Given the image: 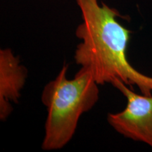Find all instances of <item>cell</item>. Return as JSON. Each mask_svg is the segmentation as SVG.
Listing matches in <instances>:
<instances>
[{"label":"cell","instance_id":"277c9868","mask_svg":"<svg viewBox=\"0 0 152 152\" xmlns=\"http://www.w3.org/2000/svg\"><path fill=\"white\" fill-rule=\"evenodd\" d=\"M28 71L11 49L0 50V120L5 121L11 112V103H18L26 84Z\"/></svg>","mask_w":152,"mask_h":152},{"label":"cell","instance_id":"6da1fadb","mask_svg":"<svg viewBox=\"0 0 152 152\" xmlns=\"http://www.w3.org/2000/svg\"><path fill=\"white\" fill-rule=\"evenodd\" d=\"M83 21L75 30L80 43L74 59L90 72L99 85L119 79L130 87H138L142 94L152 95V77L137 71L129 63L127 49L130 31L118 21L116 9L98 0H76Z\"/></svg>","mask_w":152,"mask_h":152},{"label":"cell","instance_id":"7a4b0ae2","mask_svg":"<svg viewBox=\"0 0 152 152\" xmlns=\"http://www.w3.org/2000/svg\"><path fill=\"white\" fill-rule=\"evenodd\" d=\"M64 64L54 80L44 87L41 100L46 106L45 134L42 144L45 151L64 148L75 134L79 119L97 103L99 85L90 72L80 68L73 80L66 76Z\"/></svg>","mask_w":152,"mask_h":152},{"label":"cell","instance_id":"3957f363","mask_svg":"<svg viewBox=\"0 0 152 152\" xmlns=\"http://www.w3.org/2000/svg\"><path fill=\"white\" fill-rule=\"evenodd\" d=\"M111 84L125 96L127 105L119 113H109L108 123L125 137L144 142L152 148V95L136 94L119 79Z\"/></svg>","mask_w":152,"mask_h":152}]
</instances>
